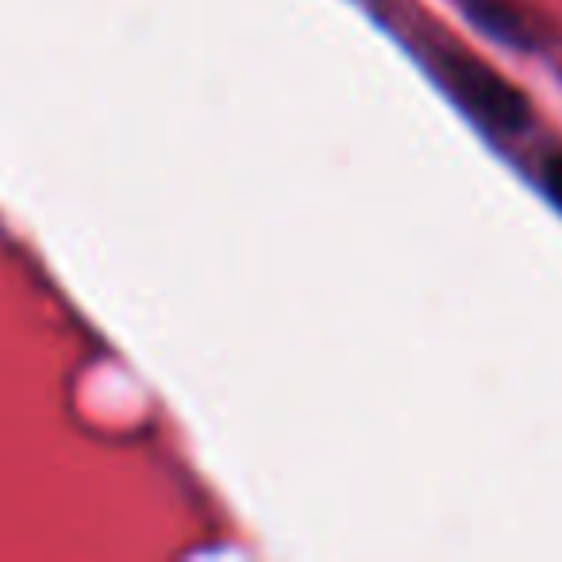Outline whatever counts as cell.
Wrapping results in <instances>:
<instances>
[{"label":"cell","instance_id":"obj_1","mask_svg":"<svg viewBox=\"0 0 562 562\" xmlns=\"http://www.w3.org/2000/svg\"><path fill=\"white\" fill-rule=\"evenodd\" d=\"M436 74L443 78V86L451 89V97L470 112L474 120H482L490 132L501 135H520L531 124V104L513 81H505L501 74H493L485 63H477L474 55L462 50H439L436 55Z\"/></svg>","mask_w":562,"mask_h":562},{"label":"cell","instance_id":"obj_2","mask_svg":"<svg viewBox=\"0 0 562 562\" xmlns=\"http://www.w3.org/2000/svg\"><path fill=\"white\" fill-rule=\"evenodd\" d=\"M543 189L551 193V201L562 209V155H551L543 162Z\"/></svg>","mask_w":562,"mask_h":562}]
</instances>
